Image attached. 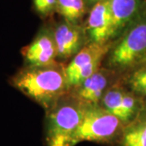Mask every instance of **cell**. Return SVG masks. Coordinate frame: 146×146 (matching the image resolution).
Segmentation results:
<instances>
[{"mask_svg":"<svg viewBox=\"0 0 146 146\" xmlns=\"http://www.w3.org/2000/svg\"><path fill=\"white\" fill-rule=\"evenodd\" d=\"M11 84L46 112L71 90L66 65L59 62L41 67L25 65L11 77Z\"/></svg>","mask_w":146,"mask_h":146,"instance_id":"6da1fadb","label":"cell"},{"mask_svg":"<svg viewBox=\"0 0 146 146\" xmlns=\"http://www.w3.org/2000/svg\"><path fill=\"white\" fill-rule=\"evenodd\" d=\"M146 63V7L111 42L105 67L123 75Z\"/></svg>","mask_w":146,"mask_h":146,"instance_id":"7a4b0ae2","label":"cell"},{"mask_svg":"<svg viewBox=\"0 0 146 146\" xmlns=\"http://www.w3.org/2000/svg\"><path fill=\"white\" fill-rule=\"evenodd\" d=\"M86 104L71 91L46 111L47 146H72L73 137L83 119Z\"/></svg>","mask_w":146,"mask_h":146,"instance_id":"3957f363","label":"cell"},{"mask_svg":"<svg viewBox=\"0 0 146 146\" xmlns=\"http://www.w3.org/2000/svg\"><path fill=\"white\" fill-rule=\"evenodd\" d=\"M125 124L100 105H87L75 133L72 146L83 141L109 143L119 141Z\"/></svg>","mask_w":146,"mask_h":146,"instance_id":"277c9868","label":"cell"},{"mask_svg":"<svg viewBox=\"0 0 146 146\" xmlns=\"http://www.w3.org/2000/svg\"><path fill=\"white\" fill-rule=\"evenodd\" d=\"M110 46L111 42L107 44L90 42L70 60L66 66L70 89L82 83L102 67Z\"/></svg>","mask_w":146,"mask_h":146,"instance_id":"5b68a950","label":"cell"},{"mask_svg":"<svg viewBox=\"0 0 146 146\" xmlns=\"http://www.w3.org/2000/svg\"><path fill=\"white\" fill-rule=\"evenodd\" d=\"M145 105L143 100L126 88L121 78L106 92L100 103L125 125L136 118Z\"/></svg>","mask_w":146,"mask_h":146,"instance_id":"8992f818","label":"cell"},{"mask_svg":"<svg viewBox=\"0 0 146 146\" xmlns=\"http://www.w3.org/2000/svg\"><path fill=\"white\" fill-rule=\"evenodd\" d=\"M57 47V60L64 63L90 43L84 25L63 21L53 28Z\"/></svg>","mask_w":146,"mask_h":146,"instance_id":"52a82bcc","label":"cell"},{"mask_svg":"<svg viewBox=\"0 0 146 146\" xmlns=\"http://www.w3.org/2000/svg\"><path fill=\"white\" fill-rule=\"evenodd\" d=\"M121 78L119 73L102 66L71 92L80 101L87 105H100L106 92Z\"/></svg>","mask_w":146,"mask_h":146,"instance_id":"ba28073f","label":"cell"},{"mask_svg":"<svg viewBox=\"0 0 146 146\" xmlns=\"http://www.w3.org/2000/svg\"><path fill=\"white\" fill-rule=\"evenodd\" d=\"M25 66L41 67L58 63L57 47L52 27L44 26L33 40L21 50Z\"/></svg>","mask_w":146,"mask_h":146,"instance_id":"9c48e42d","label":"cell"},{"mask_svg":"<svg viewBox=\"0 0 146 146\" xmlns=\"http://www.w3.org/2000/svg\"><path fill=\"white\" fill-rule=\"evenodd\" d=\"M84 27L89 42L98 44L111 42L113 21L110 0H100L90 9Z\"/></svg>","mask_w":146,"mask_h":146,"instance_id":"30bf717a","label":"cell"},{"mask_svg":"<svg viewBox=\"0 0 146 146\" xmlns=\"http://www.w3.org/2000/svg\"><path fill=\"white\" fill-rule=\"evenodd\" d=\"M145 7V0H110L113 21L111 42L119 36Z\"/></svg>","mask_w":146,"mask_h":146,"instance_id":"8fae6325","label":"cell"},{"mask_svg":"<svg viewBox=\"0 0 146 146\" xmlns=\"http://www.w3.org/2000/svg\"><path fill=\"white\" fill-rule=\"evenodd\" d=\"M118 141L120 146H146V105L134 119L124 126Z\"/></svg>","mask_w":146,"mask_h":146,"instance_id":"7c38bea8","label":"cell"},{"mask_svg":"<svg viewBox=\"0 0 146 146\" xmlns=\"http://www.w3.org/2000/svg\"><path fill=\"white\" fill-rule=\"evenodd\" d=\"M126 88L146 103V63L121 75Z\"/></svg>","mask_w":146,"mask_h":146,"instance_id":"4fadbf2b","label":"cell"},{"mask_svg":"<svg viewBox=\"0 0 146 146\" xmlns=\"http://www.w3.org/2000/svg\"><path fill=\"white\" fill-rule=\"evenodd\" d=\"M88 9L84 0H58L56 12L65 21L80 24Z\"/></svg>","mask_w":146,"mask_h":146,"instance_id":"5bb4252c","label":"cell"},{"mask_svg":"<svg viewBox=\"0 0 146 146\" xmlns=\"http://www.w3.org/2000/svg\"><path fill=\"white\" fill-rule=\"evenodd\" d=\"M58 0H33L34 10L42 17H48L56 12Z\"/></svg>","mask_w":146,"mask_h":146,"instance_id":"9a60e30c","label":"cell"},{"mask_svg":"<svg viewBox=\"0 0 146 146\" xmlns=\"http://www.w3.org/2000/svg\"><path fill=\"white\" fill-rule=\"evenodd\" d=\"M84 1H85V3H86V5L88 7V8L90 10L97 3L99 2L100 0H84Z\"/></svg>","mask_w":146,"mask_h":146,"instance_id":"2e32d148","label":"cell"},{"mask_svg":"<svg viewBox=\"0 0 146 146\" xmlns=\"http://www.w3.org/2000/svg\"><path fill=\"white\" fill-rule=\"evenodd\" d=\"M144 64H145V63H144Z\"/></svg>","mask_w":146,"mask_h":146,"instance_id":"e0dca14e","label":"cell"},{"mask_svg":"<svg viewBox=\"0 0 146 146\" xmlns=\"http://www.w3.org/2000/svg\"><path fill=\"white\" fill-rule=\"evenodd\" d=\"M145 2H146V0H145Z\"/></svg>","mask_w":146,"mask_h":146,"instance_id":"ac0fdd59","label":"cell"}]
</instances>
